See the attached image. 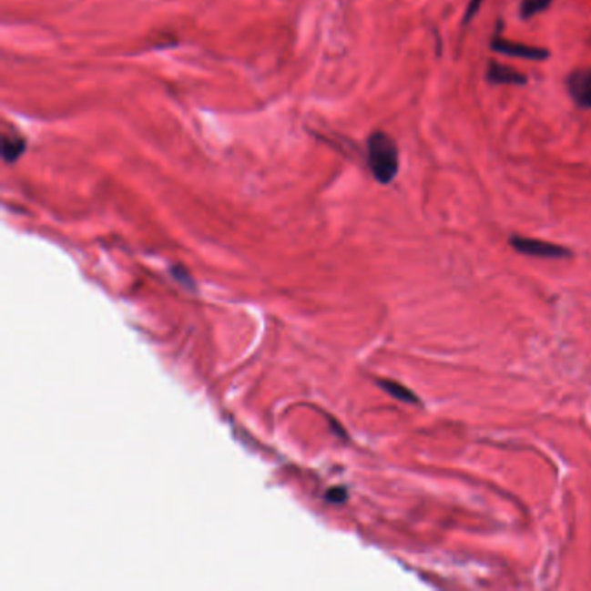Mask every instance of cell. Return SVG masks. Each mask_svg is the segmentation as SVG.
Wrapping results in <instances>:
<instances>
[{
	"label": "cell",
	"mask_w": 591,
	"mask_h": 591,
	"mask_svg": "<svg viewBox=\"0 0 591 591\" xmlns=\"http://www.w3.org/2000/svg\"><path fill=\"white\" fill-rule=\"evenodd\" d=\"M368 163L378 182L389 184L394 180L399 172V151L391 136L385 132H375L370 136Z\"/></svg>",
	"instance_id": "obj_1"
},
{
	"label": "cell",
	"mask_w": 591,
	"mask_h": 591,
	"mask_svg": "<svg viewBox=\"0 0 591 591\" xmlns=\"http://www.w3.org/2000/svg\"><path fill=\"white\" fill-rule=\"evenodd\" d=\"M510 245L519 253L531 255V257H543V259L571 257V251L560 245L541 241V239H533V238H524V236H512Z\"/></svg>",
	"instance_id": "obj_2"
},
{
	"label": "cell",
	"mask_w": 591,
	"mask_h": 591,
	"mask_svg": "<svg viewBox=\"0 0 591 591\" xmlns=\"http://www.w3.org/2000/svg\"><path fill=\"white\" fill-rule=\"evenodd\" d=\"M491 47L496 53L506 54V56H514V57H520V59H529V61H545L548 59L550 53L546 49L541 47H533L527 44H519V42H512L503 38L500 34L493 38Z\"/></svg>",
	"instance_id": "obj_3"
},
{
	"label": "cell",
	"mask_w": 591,
	"mask_h": 591,
	"mask_svg": "<svg viewBox=\"0 0 591 591\" xmlns=\"http://www.w3.org/2000/svg\"><path fill=\"white\" fill-rule=\"evenodd\" d=\"M567 89L579 107L591 109V68L574 72L567 80Z\"/></svg>",
	"instance_id": "obj_4"
},
{
	"label": "cell",
	"mask_w": 591,
	"mask_h": 591,
	"mask_svg": "<svg viewBox=\"0 0 591 591\" xmlns=\"http://www.w3.org/2000/svg\"><path fill=\"white\" fill-rule=\"evenodd\" d=\"M487 80L491 84H506V86H525L527 82V76L522 75V73L510 68V66H504V65H500V63H489L487 66Z\"/></svg>",
	"instance_id": "obj_5"
},
{
	"label": "cell",
	"mask_w": 591,
	"mask_h": 591,
	"mask_svg": "<svg viewBox=\"0 0 591 591\" xmlns=\"http://www.w3.org/2000/svg\"><path fill=\"white\" fill-rule=\"evenodd\" d=\"M378 385L387 392V394L392 395L397 401H402V402H412V404H418L420 399L416 397V394L406 389L404 385L397 383V382H391V380H380Z\"/></svg>",
	"instance_id": "obj_6"
},
{
	"label": "cell",
	"mask_w": 591,
	"mask_h": 591,
	"mask_svg": "<svg viewBox=\"0 0 591 591\" xmlns=\"http://www.w3.org/2000/svg\"><path fill=\"white\" fill-rule=\"evenodd\" d=\"M25 148H26V144H25V141L21 138H4V143H2L4 160H16L19 155L25 151Z\"/></svg>",
	"instance_id": "obj_7"
},
{
	"label": "cell",
	"mask_w": 591,
	"mask_h": 591,
	"mask_svg": "<svg viewBox=\"0 0 591 591\" xmlns=\"http://www.w3.org/2000/svg\"><path fill=\"white\" fill-rule=\"evenodd\" d=\"M552 0H524L522 7H520V15L522 18H533L539 13L546 11L550 7Z\"/></svg>",
	"instance_id": "obj_8"
},
{
	"label": "cell",
	"mask_w": 591,
	"mask_h": 591,
	"mask_svg": "<svg viewBox=\"0 0 591 591\" xmlns=\"http://www.w3.org/2000/svg\"><path fill=\"white\" fill-rule=\"evenodd\" d=\"M326 500L331 503H343L347 500V491L343 487H333L326 493Z\"/></svg>",
	"instance_id": "obj_9"
},
{
	"label": "cell",
	"mask_w": 591,
	"mask_h": 591,
	"mask_svg": "<svg viewBox=\"0 0 591 591\" xmlns=\"http://www.w3.org/2000/svg\"><path fill=\"white\" fill-rule=\"evenodd\" d=\"M481 5H483V0H470L468 7H466L465 21L474 18L477 15V11L481 9Z\"/></svg>",
	"instance_id": "obj_10"
}]
</instances>
